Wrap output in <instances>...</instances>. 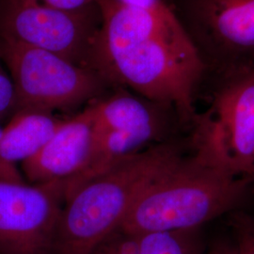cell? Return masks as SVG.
<instances>
[{
    "instance_id": "6da1fadb",
    "label": "cell",
    "mask_w": 254,
    "mask_h": 254,
    "mask_svg": "<svg viewBox=\"0 0 254 254\" xmlns=\"http://www.w3.org/2000/svg\"><path fill=\"white\" fill-rule=\"evenodd\" d=\"M98 5L102 26L91 69L107 83L171 107L182 122L193 123L195 92L206 68L176 13L161 15L117 0Z\"/></svg>"
},
{
    "instance_id": "7a4b0ae2",
    "label": "cell",
    "mask_w": 254,
    "mask_h": 254,
    "mask_svg": "<svg viewBox=\"0 0 254 254\" xmlns=\"http://www.w3.org/2000/svg\"><path fill=\"white\" fill-rule=\"evenodd\" d=\"M254 185V178L236 174L193 149L143 191L119 229L136 236L199 229L238 211Z\"/></svg>"
},
{
    "instance_id": "3957f363",
    "label": "cell",
    "mask_w": 254,
    "mask_h": 254,
    "mask_svg": "<svg viewBox=\"0 0 254 254\" xmlns=\"http://www.w3.org/2000/svg\"><path fill=\"white\" fill-rule=\"evenodd\" d=\"M185 154L173 140L132 154L85 183L65 200L53 254H91L118 229L137 198Z\"/></svg>"
},
{
    "instance_id": "277c9868",
    "label": "cell",
    "mask_w": 254,
    "mask_h": 254,
    "mask_svg": "<svg viewBox=\"0 0 254 254\" xmlns=\"http://www.w3.org/2000/svg\"><path fill=\"white\" fill-rule=\"evenodd\" d=\"M0 52L13 83L15 111L73 109L98 97L107 84L91 68L9 38L0 36Z\"/></svg>"
},
{
    "instance_id": "5b68a950",
    "label": "cell",
    "mask_w": 254,
    "mask_h": 254,
    "mask_svg": "<svg viewBox=\"0 0 254 254\" xmlns=\"http://www.w3.org/2000/svg\"><path fill=\"white\" fill-rule=\"evenodd\" d=\"M182 27L209 69L224 77L254 66V0H176Z\"/></svg>"
},
{
    "instance_id": "8992f818",
    "label": "cell",
    "mask_w": 254,
    "mask_h": 254,
    "mask_svg": "<svg viewBox=\"0 0 254 254\" xmlns=\"http://www.w3.org/2000/svg\"><path fill=\"white\" fill-rule=\"evenodd\" d=\"M192 146L236 174L254 178V66L228 76L193 122Z\"/></svg>"
},
{
    "instance_id": "52a82bcc",
    "label": "cell",
    "mask_w": 254,
    "mask_h": 254,
    "mask_svg": "<svg viewBox=\"0 0 254 254\" xmlns=\"http://www.w3.org/2000/svg\"><path fill=\"white\" fill-rule=\"evenodd\" d=\"M101 26L99 5L79 10H63L8 0L0 17V36L91 68Z\"/></svg>"
},
{
    "instance_id": "ba28073f",
    "label": "cell",
    "mask_w": 254,
    "mask_h": 254,
    "mask_svg": "<svg viewBox=\"0 0 254 254\" xmlns=\"http://www.w3.org/2000/svg\"><path fill=\"white\" fill-rule=\"evenodd\" d=\"M64 201L61 182L0 179V254H53Z\"/></svg>"
},
{
    "instance_id": "9c48e42d",
    "label": "cell",
    "mask_w": 254,
    "mask_h": 254,
    "mask_svg": "<svg viewBox=\"0 0 254 254\" xmlns=\"http://www.w3.org/2000/svg\"><path fill=\"white\" fill-rule=\"evenodd\" d=\"M94 138L93 121L87 108L73 118L64 120L46 145L21 163L22 171L35 185L66 181L85 167Z\"/></svg>"
},
{
    "instance_id": "30bf717a",
    "label": "cell",
    "mask_w": 254,
    "mask_h": 254,
    "mask_svg": "<svg viewBox=\"0 0 254 254\" xmlns=\"http://www.w3.org/2000/svg\"><path fill=\"white\" fill-rule=\"evenodd\" d=\"M88 109L96 133L127 132L145 137L153 145L167 141L165 136L170 129L168 111L174 110L125 91L96 101Z\"/></svg>"
},
{
    "instance_id": "8fae6325",
    "label": "cell",
    "mask_w": 254,
    "mask_h": 254,
    "mask_svg": "<svg viewBox=\"0 0 254 254\" xmlns=\"http://www.w3.org/2000/svg\"><path fill=\"white\" fill-rule=\"evenodd\" d=\"M64 122L49 112L16 111L8 126L2 129L0 157L11 165L24 162L46 145Z\"/></svg>"
},
{
    "instance_id": "7c38bea8",
    "label": "cell",
    "mask_w": 254,
    "mask_h": 254,
    "mask_svg": "<svg viewBox=\"0 0 254 254\" xmlns=\"http://www.w3.org/2000/svg\"><path fill=\"white\" fill-rule=\"evenodd\" d=\"M199 229L154 232L139 236L138 254H202Z\"/></svg>"
},
{
    "instance_id": "4fadbf2b",
    "label": "cell",
    "mask_w": 254,
    "mask_h": 254,
    "mask_svg": "<svg viewBox=\"0 0 254 254\" xmlns=\"http://www.w3.org/2000/svg\"><path fill=\"white\" fill-rule=\"evenodd\" d=\"M139 236L117 229L110 234L91 254H138Z\"/></svg>"
},
{
    "instance_id": "5bb4252c",
    "label": "cell",
    "mask_w": 254,
    "mask_h": 254,
    "mask_svg": "<svg viewBox=\"0 0 254 254\" xmlns=\"http://www.w3.org/2000/svg\"><path fill=\"white\" fill-rule=\"evenodd\" d=\"M237 254H254V216L236 213L233 218Z\"/></svg>"
},
{
    "instance_id": "9a60e30c",
    "label": "cell",
    "mask_w": 254,
    "mask_h": 254,
    "mask_svg": "<svg viewBox=\"0 0 254 254\" xmlns=\"http://www.w3.org/2000/svg\"><path fill=\"white\" fill-rule=\"evenodd\" d=\"M0 52V117L15 108V93L11 78L4 72Z\"/></svg>"
},
{
    "instance_id": "2e32d148",
    "label": "cell",
    "mask_w": 254,
    "mask_h": 254,
    "mask_svg": "<svg viewBox=\"0 0 254 254\" xmlns=\"http://www.w3.org/2000/svg\"><path fill=\"white\" fill-rule=\"evenodd\" d=\"M63 10H79L97 6L99 0H16Z\"/></svg>"
},
{
    "instance_id": "e0dca14e",
    "label": "cell",
    "mask_w": 254,
    "mask_h": 254,
    "mask_svg": "<svg viewBox=\"0 0 254 254\" xmlns=\"http://www.w3.org/2000/svg\"><path fill=\"white\" fill-rule=\"evenodd\" d=\"M124 6L142 9L161 15H173L175 11L166 0H117Z\"/></svg>"
},
{
    "instance_id": "ac0fdd59",
    "label": "cell",
    "mask_w": 254,
    "mask_h": 254,
    "mask_svg": "<svg viewBox=\"0 0 254 254\" xmlns=\"http://www.w3.org/2000/svg\"><path fill=\"white\" fill-rule=\"evenodd\" d=\"M2 135V129L0 128V138ZM0 179L6 181L14 182V183H25L20 172L17 170L15 165L5 162L0 157Z\"/></svg>"
},
{
    "instance_id": "d6986e66",
    "label": "cell",
    "mask_w": 254,
    "mask_h": 254,
    "mask_svg": "<svg viewBox=\"0 0 254 254\" xmlns=\"http://www.w3.org/2000/svg\"><path fill=\"white\" fill-rule=\"evenodd\" d=\"M207 254H238L235 242L219 239L211 246Z\"/></svg>"
}]
</instances>
